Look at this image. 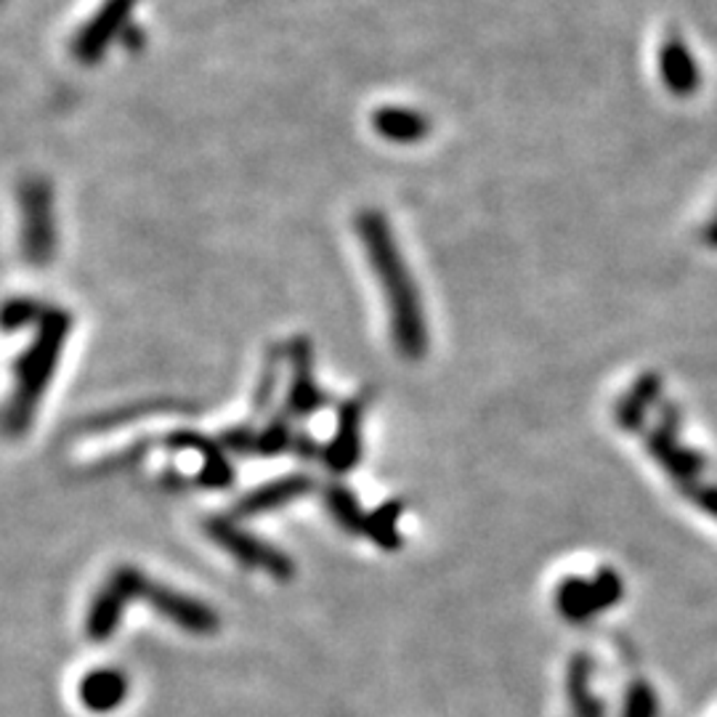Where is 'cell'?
<instances>
[{
	"label": "cell",
	"instance_id": "cell-1",
	"mask_svg": "<svg viewBox=\"0 0 717 717\" xmlns=\"http://www.w3.org/2000/svg\"><path fill=\"white\" fill-rule=\"evenodd\" d=\"M356 234L367 253L377 282L388 303L390 341H394L399 356L417 362L428 351V322L422 314L420 296L413 274L407 269V260L402 258L394 232H390L386 215L367 211L356 215Z\"/></svg>",
	"mask_w": 717,
	"mask_h": 717
},
{
	"label": "cell",
	"instance_id": "cell-2",
	"mask_svg": "<svg viewBox=\"0 0 717 717\" xmlns=\"http://www.w3.org/2000/svg\"><path fill=\"white\" fill-rule=\"evenodd\" d=\"M69 330V311L45 309L28 349L19 354L14 367V390H11V399L6 404V430H9L11 439L28 434L32 420H35L38 404H41L45 388H49L51 377L56 373Z\"/></svg>",
	"mask_w": 717,
	"mask_h": 717
},
{
	"label": "cell",
	"instance_id": "cell-3",
	"mask_svg": "<svg viewBox=\"0 0 717 717\" xmlns=\"http://www.w3.org/2000/svg\"><path fill=\"white\" fill-rule=\"evenodd\" d=\"M202 532L213 539L221 550H226L245 569H258L274 579H290L296 574V564L285 550L274 547L250 534L232 516H207L202 521Z\"/></svg>",
	"mask_w": 717,
	"mask_h": 717
},
{
	"label": "cell",
	"instance_id": "cell-4",
	"mask_svg": "<svg viewBox=\"0 0 717 717\" xmlns=\"http://www.w3.org/2000/svg\"><path fill=\"white\" fill-rule=\"evenodd\" d=\"M149 577L136 566H117L104 579V585L96 590L94 601L88 606L86 617V635L94 643H104L115 635L117 628H120V619L126 614L128 603L139 601L143 598V590H147Z\"/></svg>",
	"mask_w": 717,
	"mask_h": 717
},
{
	"label": "cell",
	"instance_id": "cell-5",
	"mask_svg": "<svg viewBox=\"0 0 717 717\" xmlns=\"http://www.w3.org/2000/svg\"><path fill=\"white\" fill-rule=\"evenodd\" d=\"M22 256L30 266L43 269L56 253V226L51 189L43 181H32L22 192Z\"/></svg>",
	"mask_w": 717,
	"mask_h": 717
},
{
	"label": "cell",
	"instance_id": "cell-6",
	"mask_svg": "<svg viewBox=\"0 0 717 717\" xmlns=\"http://www.w3.org/2000/svg\"><path fill=\"white\" fill-rule=\"evenodd\" d=\"M287 362H290V383H287L285 413L292 420H306L330 404V394L317 383L314 349L309 338L296 335L287 343Z\"/></svg>",
	"mask_w": 717,
	"mask_h": 717
},
{
	"label": "cell",
	"instance_id": "cell-7",
	"mask_svg": "<svg viewBox=\"0 0 717 717\" xmlns=\"http://www.w3.org/2000/svg\"><path fill=\"white\" fill-rule=\"evenodd\" d=\"M370 399H373L370 390H362V394L345 399L338 409L335 434H332L322 452V462L330 473L345 475L354 471L358 460H362V426Z\"/></svg>",
	"mask_w": 717,
	"mask_h": 717
},
{
	"label": "cell",
	"instance_id": "cell-8",
	"mask_svg": "<svg viewBox=\"0 0 717 717\" xmlns=\"http://www.w3.org/2000/svg\"><path fill=\"white\" fill-rule=\"evenodd\" d=\"M141 601L149 603V609H154L162 619L173 622L175 628L189 632V635L207 638L218 632L221 619L207 603L197 601V598L186 596V592L165 588V585L149 579L147 590H143Z\"/></svg>",
	"mask_w": 717,
	"mask_h": 717
},
{
	"label": "cell",
	"instance_id": "cell-9",
	"mask_svg": "<svg viewBox=\"0 0 717 717\" xmlns=\"http://www.w3.org/2000/svg\"><path fill=\"white\" fill-rule=\"evenodd\" d=\"M165 445L181 449V452L200 454V473L194 479L197 486L226 489L234 484V468L221 441H213L211 436L197 434V430H175V434L165 436Z\"/></svg>",
	"mask_w": 717,
	"mask_h": 717
},
{
	"label": "cell",
	"instance_id": "cell-10",
	"mask_svg": "<svg viewBox=\"0 0 717 717\" xmlns=\"http://www.w3.org/2000/svg\"><path fill=\"white\" fill-rule=\"evenodd\" d=\"M317 481L309 473H287L282 479L266 481L253 489V492L243 494L234 505V518H253L260 513L277 511V507L290 505V502L306 497L309 492H314Z\"/></svg>",
	"mask_w": 717,
	"mask_h": 717
},
{
	"label": "cell",
	"instance_id": "cell-11",
	"mask_svg": "<svg viewBox=\"0 0 717 717\" xmlns=\"http://www.w3.org/2000/svg\"><path fill=\"white\" fill-rule=\"evenodd\" d=\"M130 681L117 667H96L77 683V699L94 715H109L128 699Z\"/></svg>",
	"mask_w": 717,
	"mask_h": 717
},
{
	"label": "cell",
	"instance_id": "cell-12",
	"mask_svg": "<svg viewBox=\"0 0 717 717\" xmlns=\"http://www.w3.org/2000/svg\"><path fill=\"white\" fill-rule=\"evenodd\" d=\"M324 507L330 511V516L338 521V526L349 534H367V518L370 513L362 511L358 497L351 492L343 481H330L322 486Z\"/></svg>",
	"mask_w": 717,
	"mask_h": 717
},
{
	"label": "cell",
	"instance_id": "cell-13",
	"mask_svg": "<svg viewBox=\"0 0 717 717\" xmlns=\"http://www.w3.org/2000/svg\"><path fill=\"white\" fill-rule=\"evenodd\" d=\"M404 507L407 505H404L402 500H388L370 513L367 537L373 539L377 547H383V550H399L402 547L399 521L404 516Z\"/></svg>",
	"mask_w": 717,
	"mask_h": 717
},
{
	"label": "cell",
	"instance_id": "cell-14",
	"mask_svg": "<svg viewBox=\"0 0 717 717\" xmlns=\"http://www.w3.org/2000/svg\"><path fill=\"white\" fill-rule=\"evenodd\" d=\"M292 441H296L292 417L287 413L274 415L271 420L258 430V458H277V454L290 452Z\"/></svg>",
	"mask_w": 717,
	"mask_h": 717
},
{
	"label": "cell",
	"instance_id": "cell-15",
	"mask_svg": "<svg viewBox=\"0 0 717 717\" xmlns=\"http://www.w3.org/2000/svg\"><path fill=\"white\" fill-rule=\"evenodd\" d=\"M279 349H271V354L266 356L264 362V370H260V377H258V386H256V394H253V413L264 415L266 409L271 407L274 399H277V388H279Z\"/></svg>",
	"mask_w": 717,
	"mask_h": 717
},
{
	"label": "cell",
	"instance_id": "cell-16",
	"mask_svg": "<svg viewBox=\"0 0 717 717\" xmlns=\"http://www.w3.org/2000/svg\"><path fill=\"white\" fill-rule=\"evenodd\" d=\"M45 314V309L32 298H11L3 309V330L6 332H19L22 328H28L32 322H41Z\"/></svg>",
	"mask_w": 717,
	"mask_h": 717
},
{
	"label": "cell",
	"instance_id": "cell-17",
	"mask_svg": "<svg viewBox=\"0 0 717 717\" xmlns=\"http://www.w3.org/2000/svg\"><path fill=\"white\" fill-rule=\"evenodd\" d=\"M221 445H224L226 452L239 454V458H253V454H258V430L250 422L226 428L221 434Z\"/></svg>",
	"mask_w": 717,
	"mask_h": 717
},
{
	"label": "cell",
	"instance_id": "cell-18",
	"mask_svg": "<svg viewBox=\"0 0 717 717\" xmlns=\"http://www.w3.org/2000/svg\"><path fill=\"white\" fill-rule=\"evenodd\" d=\"M381 130L396 141H409V139H415V136H420L422 126L415 120V117L394 115V117H383Z\"/></svg>",
	"mask_w": 717,
	"mask_h": 717
},
{
	"label": "cell",
	"instance_id": "cell-19",
	"mask_svg": "<svg viewBox=\"0 0 717 717\" xmlns=\"http://www.w3.org/2000/svg\"><path fill=\"white\" fill-rule=\"evenodd\" d=\"M290 452L298 454L301 460H322L324 445H319V441L311 439L309 434H296V441H292Z\"/></svg>",
	"mask_w": 717,
	"mask_h": 717
}]
</instances>
